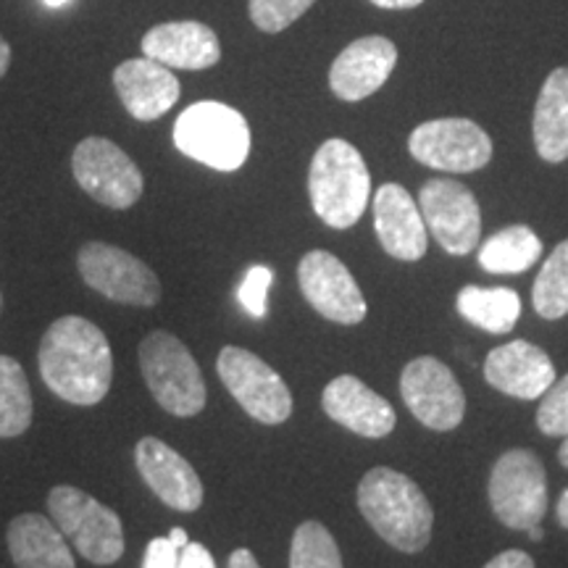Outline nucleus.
Instances as JSON below:
<instances>
[{
    "label": "nucleus",
    "mask_w": 568,
    "mask_h": 568,
    "mask_svg": "<svg viewBox=\"0 0 568 568\" xmlns=\"http://www.w3.org/2000/svg\"><path fill=\"white\" fill-rule=\"evenodd\" d=\"M38 366L48 389L71 406H98L111 389V345L103 332L82 316H61L48 326Z\"/></svg>",
    "instance_id": "1"
},
{
    "label": "nucleus",
    "mask_w": 568,
    "mask_h": 568,
    "mask_svg": "<svg viewBox=\"0 0 568 568\" xmlns=\"http://www.w3.org/2000/svg\"><path fill=\"white\" fill-rule=\"evenodd\" d=\"M358 508L372 529L400 552H422L432 539L435 510L422 487L395 468L376 466L361 479Z\"/></svg>",
    "instance_id": "2"
},
{
    "label": "nucleus",
    "mask_w": 568,
    "mask_h": 568,
    "mask_svg": "<svg viewBox=\"0 0 568 568\" xmlns=\"http://www.w3.org/2000/svg\"><path fill=\"white\" fill-rule=\"evenodd\" d=\"M308 193L316 216L332 230H351L372 197V174L364 155L347 140H326L308 172Z\"/></svg>",
    "instance_id": "3"
},
{
    "label": "nucleus",
    "mask_w": 568,
    "mask_h": 568,
    "mask_svg": "<svg viewBox=\"0 0 568 568\" xmlns=\"http://www.w3.org/2000/svg\"><path fill=\"white\" fill-rule=\"evenodd\" d=\"M174 145L197 163L216 172H237L251 153V126L232 105L201 101L180 113Z\"/></svg>",
    "instance_id": "4"
},
{
    "label": "nucleus",
    "mask_w": 568,
    "mask_h": 568,
    "mask_svg": "<svg viewBox=\"0 0 568 568\" xmlns=\"http://www.w3.org/2000/svg\"><path fill=\"white\" fill-rule=\"evenodd\" d=\"M140 368L155 403L166 414L190 418L205 406L201 366L180 337L155 329L140 343Z\"/></svg>",
    "instance_id": "5"
},
{
    "label": "nucleus",
    "mask_w": 568,
    "mask_h": 568,
    "mask_svg": "<svg viewBox=\"0 0 568 568\" xmlns=\"http://www.w3.org/2000/svg\"><path fill=\"white\" fill-rule=\"evenodd\" d=\"M48 510L61 535L90 564L111 566L124 556L122 518L84 489L71 485L53 487L48 495Z\"/></svg>",
    "instance_id": "6"
},
{
    "label": "nucleus",
    "mask_w": 568,
    "mask_h": 568,
    "mask_svg": "<svg viewBox=\"0 0 568 568\" xmlns=\"http://www.w3.org/2000/svg\"><path fill=\"white\" fill-rule=\"evenodd\" d=\"M489 506L508 529L527 531L548 514V474L531 450H508L489 474Z\"/></svg>",
    "instance_id": "7"
},
{
    "label": "nucleus",
    "mask_w": 568,
    "mask_h": 568,
    "mask_svg": "<svg viewBox=\"0 0 568 568\" xmlns=\"http://www.w3.org/2000/svg\"><path fill=\"white\" fill-rule=\"evenodd\" d=\"M216 372L230 395L255 422L274 426L287 422L293 414V395L282 376L245 347H224L219 353Z\"/></svg>",
    "instance_id": "8"
},
{
    "label": "nucleus",
    "mask_w": 568,
    "mask_h": 568,
    "mask_svg": "<svg viewBox=\"0 0 568 568\" xmlns=\"http://www.w3.org/2000/svg\"><path fill=\"white\" fill-rule=\"evenodd\" d=\"M71 172L84 193L105 209H130L145 187L138 163L105 138L82 140L71 155Z\"/></svg>",
    "instance_id": "9"
},
{
    "label": "nucleus",
    "mask_w": 568,
    "mask_h": 568,
    "mask_svg": "<svg viewBox=\"0 0 568 568\" xmlns=\"http://www.w3.org/2000/svg\"><path fill=\"white\" fill-rule=\"evenodd\" d=\"M408 151L429 169L468 174L485 169L493 159V140L468 119H435L410 132Z\"/></svg>",
    "instance_id": "10"
},
{
    "label": "nucleus",
    "mask_w": 568,
    "mask_h": 568,
    "mask_svg": "<svg viewBox=\"0 0 568 568\" xmlns=\"http://www.w3.org/2000/svg\"><path fill=\"white\" fill-rule=\"evenodd\" d=\"M82 280L90 284L95 293L116 303L140 305L151 308L161 297V282L153 268L134 258L132 253L109 243H88L77 258Z\"/></svg>",
    "instance_id": "11"
},
{
    "label": "nucleus",
    "mask_w": 568,
    "mask_h": 568,
    "mask_svg": "<svg viewBox=\"0 0 568 568\" xmlns=\"http://www.w3.org/2000/svg\"><path fill=\"white\" fill-rule=\"evenodd\" d=\"M426 230L450 255H468L479 245L481 211L468 187L453 180H429L418 195Z\"/></svg>",
    "instance_id": "12"
},
{
    "label": "nucleus",
    "mask_w": 568,
    "mask_h": 568,
    "mask_svg": "<svg viewBox=\"0 0 568 568\" xmlns=\"http://www.w3.org/2000/svg\"><path fill=\"white\" fill-rule=\"evenodd\" d=\"M400 393L410 414L422 422L426 429L450 432L464 422L466 395L458 379L453 376L443 361L422 355L403 368Z\"/></svg>",
    "instance_id": "13"
},
{
    "label": "nucleus",
    "mask_w": 568,
    "mask_h": 568,
    "mask_svg": "<svg viewBox=\"0 0 568 568\" xmlns=\"http://www.w3.org/2000/svg\"><path fill=\"white\" fill-rule=\"evenodd\" d=\"M301 293L316 314L335 324H358L366 318V301L358 282L337 255L311 251L297 266Z\"/></svg>",
    "instance_id": "14"
},
{
    "label": "nucleus",
    "mask_w": 568,
    "mask_h": 568,
    "mask_svg": "<svg viewBox=\"0 0 568 568\" xmlns=\"http://www.w3.org/2000/svg\"><path fill=\"white\" fill-rule=\"evenodd\" d=\"M140 477L153 495L180 514H193L203 506V481L193 466L174 447L159 437H142L134 447Z\"/></svg>",
    "instance_id": "15"
},
{
    "label": "nucleus",
    "mask_w": 568,
    "mask_h": 568,
    "mask_svg": "<svg viewBox=\"0 0 568 568\" xmlns=\"http://www.w3.org/2000/svg\"><path fill=\"white\" fill-rule=\"evenodd\" d=\"M397 63L395 42L379 34L361 38L351 42L343 53L337 55L329 69V88L339 101L358 103L364 98L374 95L387 77L393 74Z\"/></svg>",
    "instance_id": "16"
},
{
    "label": "nucleus",
    "mask_w": 568,
    "mask_h": 568,
    "mask_svg": "<svg viewBox=\"0 0 568 568\" xmlns=\"http://www.w3.org/2000/svg\"><path fill=\"white\" fill-rule=\"evenodd\" d=\"M485 379L497 393L518 400H537L556 382V368L542 347L516 339L495 347L485 361Z\"/></svg>",
    "instance_id": "17"
},
{
    "label": "nucleus",
    "mask_w": 568,
    "mask_h": 568,
    "mask_svg": "<svg viewBox=\"0 0 568 568\" xmlns=\"http://www.w3.org/2000/svg\"><path fill=\"white\" fill-rule=\"evenodd\" d=\"M322 406L332 422L368 439L387 437L397 424L395 408L385 397L351 374L337 376L324 387Z\"/></svg>",
    "instance_id": "18"
},
{
    "label": "nucleus",
    "mask_w": 568,
    "mask_h": 568,
    "mask_svg": "<svg viewBox=\"0 0 568 568\" xmlns=\"http://www.w3.org/2000/svg\"><path fill=\"white\" fill-rule=\"evenodd\" d=\"M374 230L387 255L418 261L426 253V224L422 209L400 184H382L374 195Z\"/></svg>",
    "instance_id": "19"
},
{
    "label": "nucleus",
    "mask_w": 568,
    "mask_h": 568,
    "mask_svg": "<svg viewBox=\"0 0 568 568\" xmlns=\"http://www.w3.org/2000/svg\"><path fill=\"white\" fill-rule=\"evenodd\" d=\"M113 88L138 122H155L180 101V82L172 69L148 55L119 63L113 71Z\"/></svg>",
    "instance_id": "20"
},
{
    "label": "nucleus",
    "mask_w": 568,
    "mask_h": 568,
    "mask_svg": "<svg viewBox=\"0 0 568 568\" xmlns=\"http://www.w3.org/2000/svg\"><path fill=\"white\" fill-rule=\"evenodd\" d=\"M142 53L169 69H211L222 59L216 32L201 21H169L142 38Z\"/></svg>",
    "instance_id": "21"
},
{
    "label": "nucleus",
    "mask_w": 568,
    "mask_h": 568,
    "mask_svg": "<svg viewBox=\"0 0 568 568\" xmlns=\"http://www.w3.org/2000/svg\"><path fill=\"white\" fill-rule=\"evenodd\" d=\"M9 552L17 568H77L53 518L21 514L9 524Z\"/></svg>",
    "instance_id": "22"
},
{
    "label": "nucleus",
    "mask_w": 568,
    "mask_h": 568,
    "mask_svg": "<svg viewBox=\"0 0 568 568\" xmlns=\"http://www.w3.org/2000/svg\"><path fill=\"white\" fill-rule=\"evenodd\" d=\"M535 145L545 161L568 159V69L560 67L545 80L535 109Z\"/></svg>",
    "instance_id": "23"
},
{
    "label": "nucleus",
    "mask_w": 568,
    "mask_h": 568,
    "mask_svg": "<svg viewBox=\"0 0 568 568\" xmlns=\"http://www.w3.org/2000/svg\"><path fill=\"white\" fill-rule=\"evenodd\" d=\"M458 314L489 335H508L521 316V301L510 287L468 284L458 293Z\"/></svg>",
    "instance_id": "24"
},
{
    "label": "nucleus",
    "mask_w": 568,
    "mask_h": 568,
    "mask_svg": "<svg viewBox=\"0 0 568 568\" xmlns=\"http://www.w3.org/2000/svg\"><path fill=\"white\" fill-rule=\"evenodd\" d=\"M542 243L529 226L514 224L495 232L479 247V266L489 274H521L537 264Z\"/></svg>",
    "instance_id": "25"
},
{
    "label": "nucleus",
    "mask_w": 568,
    "mask_h": 568,
    "mask_svg": "<svg viewBox=\"0 0 568 568\" xmlns=\"http://www.w3.org/2000/svg\"><path fill=\"white\" fill-rule=\"evenodd\" d=\"M32 424V389L24 368L0 355V437H19Z\"/></svg>",
    "instance_id": "26"
},
{
    "label": "nucleus",
    "mask_w": 568,
    "mask_h": 568,
    "mask_svg": "<svg viewBox=\"0 0 568 568\" xmlns=\"http://www.w3.org/2000/svg\"><path fill=\"white\" fill-rule=\"evenodd\" d=\"M535 311L548 322L568 314V240L548 255L531 290Z\"/></svg>",
    "instance_id": "27"
},
{
    "label": "nucleus",
    "mask_w": 568,
    "mask_h": 568,
    "mask_svg": "<svg viewBox=\"0 0 568 568\" xmlns=\"http://www.w3.org/2000/svg\"><path fill=\"white\" fill-rule=\"evenodd\" d=\"M290 568H343L335 537L324 524L305 521L295 529L290 545Z\"/></svg>",
    "instance_id": "28"
},
{
    "label": "nucleus",
    "mask_w": 568,
    "mask_h": 568,
    "mask_svg": "<svg viewBox=\"0 0 568 568\" xmlns=\"http://www.w3.org/2000/svg\"><path fill=\"white\" fill-rule=\"evenodd\" d=\"M316 0H247L253 24L261 32L276 34L303 17Z\"/></svg>",
    "instance_id": "29"
},
{
    "label": "nucleus",
    "mask_w": 568,
    "mask_h": 568,
    "mask_svg": "<svg viewBox=\"0 0 568 568\" xmlns=\"http://www.w3.org/2000/svg\"><path fill=\"white\" fill-rule=\"evenodd\" d=\"M537 426L548 437L568 435V374L564 379L552 382L548 393L542 395V403L537 408Z\"/></svg>",
    "instance_id": "30"
},
{
    "label": "nucleus",
    "mask_w": 568,
    "mask_h": 568,
    "mask_svg": "<svg viewBox=\"0 0 568 568\" xmlns=\"http://www.w3.org/2000/svg\"><path fill=\"white\" fill-rule=\"evenodd\" d=\"M274 284V272L268 266H251L245 280L237 287V301L253 318H264L268 314V287Z\"/></svg>",
    "instance_id": "31"
},
{
    "label": "nucleus",
    "mask_w": 568,
    "mask_h": 568,
    "mask_svg": "<svg viewBox=\"0 0 568 568\" xmlns=\"http://www.w3.org/2000/svg\"><path fill=\"white\" fill-rule=\"evenodd\" d=\"M182 550L169 537H155L145 548L142 568H180Z\"/></svg>",
    "instance_id": "32"
},
{
    "label": "nucleus",
    "mask_w": 568,
    "mask_h": 568,
    "mask_svg": "<svg viewBox=\"0 0 568 568\" xmlns=\"http://www.w3.org/2000/svg\"><path fill=\"white\" fill-rule=\"evenodd\" d=\"M180 568H216L211 550L201 542H190L180 556Z\"/></svg>",
    "instance_id": "33"
},
{
    "label": "nucleus",
    "mask_w": 568,
    "mask_h": 568,
    "mask_svg": "<svg viewBox=\"0 0 568 568\" xmlns=\"http://www.w3.org/2000/svg\"><path fill=\"white\" fill-rule=\"evenodd\" d=\"M485 568H535V560H531L524 550H506L489 560Z\"/></svg>",
    "instance_id": "34"
},
{
    "label": "nucleus",
    "mask_w": 568,
    "mask_h": 568,
    "mask_svg": "<svg viewBox=\"0 0 568 568\" xmlns=\"http://www.w3.org/2000/svg\"><path fill=\"white\" fill-rule=\"evenodd\" d=\"M230 568H261V566H258V560H255L251 550L240 548L230 556Z\"/></svg>",
    "instance_id": "35"
},
{
    "label": "nucleus",
    "mask_w": 568,
    "mask_h": 568,
    "mask_svg": "<svg viewBox=\"0 0 568 568\" xmlns=\"http://www.w3.org/2000/svg\"><path fill=\"white\" fill-rule=\"evenodd\" d=\"M372 3L379 6V9L400 11V9H416V6H422L424 0H372Z\"/></svg>",
    "instance_id": "36"
},
{
    "label": "nucleus",
    "mask_w": 568,
    "mask_h": 568,
    "mask_svg": "<svg viewBox=\"0 0 568 568\" xmlns=\"http://www.w3.org/2000/svg\"><path fill=\"white\" fill-rule=\"evenodd\" d=\"M166 537L172 539V542H174L176 548H180V550H184V548H187V545H190V537H187V531H184L182 527H174L172 531H169Z\"/></svg>",
    "instance_id": "37"
},
{
    "label": "nucleus",
    "mask_w": 568,
    "mask_h": 568,
    "mask_svg": "<svg viewBox=\"0 0 568 568\" xmlns=\"http://www.w3.org/2000/svg\"><path fill=\"white\" fill-rule=\"evenodd\" d=\"M9 63H11V48H9V42L0 38V77L9 71Z\"/></svg>",
    "instance_id": "38"
},
{
    "label": "nucleus",
    "mask_w": 568,
    "mask_h": 568,
    "mask_svg": "<svg viewBox=\"0 0 568 568\" xmlns=\"http://www.w3.org/2000/svg\"><path fill=\"white\" fill-rule=\"evenodd\" d=\"M558 521H560V527L564 529H568V489L564 495H560V500H558Z\"/></svg>",
    "instance_id": "39"
},
{
    "label": "nucleus",
    "mask_w": 568,
    "mask_h": 568,
    "mask_svg": "<svg viewBox=\"0 0 568 568\" xmlns=\"http://www.w3.org/2000/svg\"><path fill=\"white\" fill-rule=\"evenodd\" d=\"M558 458H560V464H564V466L568 468V435H566V439H564V445H560Z\"/></svg>",
    "instance_id": "40"
},
{
    "label": "nucleus",
    "mask_w": 568,
    "mask_h": 568,
    "mask_svg": "<svg viewBox=\"0 0 568 568\" xmlns=\"http://www.w3.org/2000/svg\"><path fill=\"white\" fill-rule=\"evenodd\" d=\"M527 531H529V539H531V542H539V539H542V527H539V524H537V527L527 529Z\"/></svg>",
    "instance_id": "41"
},
{
    "label": "nucleus",
    "mask_w": 568,
    "mask_h": 568,
    "mask_svg": "<svg viewBox=\"0 0 568 568\" xmlns=\"http://www.w3.org/2000/svg\"><path fill=\"white\" fill-rule=\"evenodd\" d=\"M69 0H45V6H51V9H61V6H67Z\"/></svg>",
    "instance_id": "42"
}]
</instances>
